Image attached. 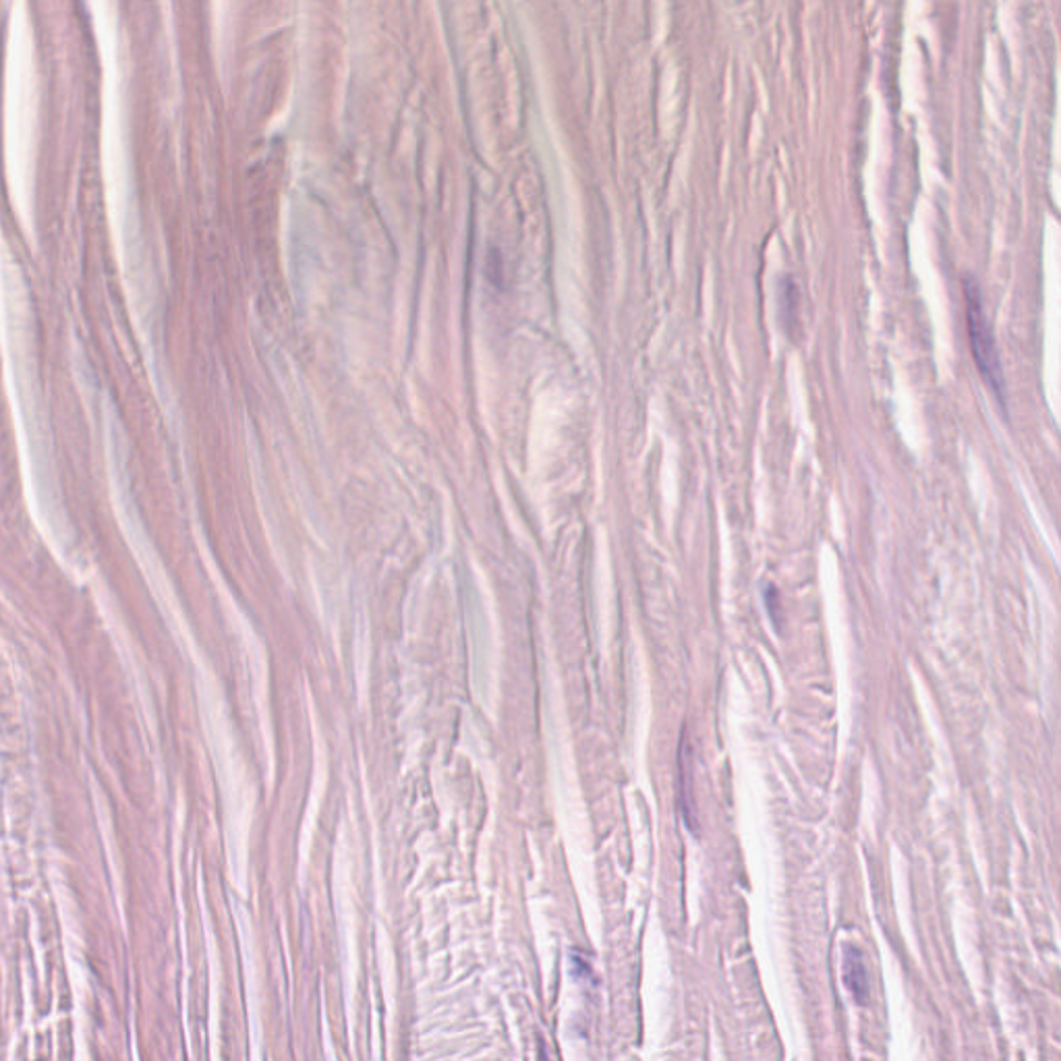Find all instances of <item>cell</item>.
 <instances>
[{"mask_svg": "<svg viewBox=\"0 0 1061 1061\" xmlns=\"http://www.w3.org/2000/svg\"><path fill=\"white\" fill-rule=\"evenodd\" d=\"M964 297H966V320H968V336H970V349L974 355V363H977L979 374L985 380V384L991 388L993 394H997L1001 407H1006V378H1003V367H1001V359L997 351L993 326L985 313L979 282L970 276L964 278Z\"/></svg>", "mask_w": 1061, "mask_h": 1061, "instance_id": "cell-1", "label": "cell"}, {"mask_svg": "<svg viewBox=\"0 0 1061 1061\" xmlns=\"http://www.w3.org/2000/svg\"><path fill=\"white\" fill-rule=\"evenodd\" d=\"M844 983L858 1003L869 1001L871 983L865 956L858 948H854V945H846L844 950Z\"/></svg>", "mask_w": 1061, "mask_h": 1061, "instance_id": "cell-2", "label": "cell"}]
</instances>
